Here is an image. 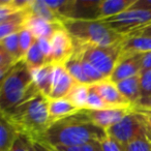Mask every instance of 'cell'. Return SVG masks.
<instances>
[{
    "label": "cell",
    "instance_id": "cell-1",
    "mask_svg": "<svg viewBox=\"0 0 151 151\" xmlns=\"http://www.w3.org/2000/svg\"><path fill=\"white\" fill-rule=\"evenodd\" d=\"M107 132L90 121L86 110L53 123L40 142L50 147L77 146L91 142H101Z\"/></svg>",
    "mask_w": 151,
    "mask_h": 151
},
{
    "label": "cell",
    "instance_id": "cell-2",
    "mask_svg": "<svg viewBox=\"0 0 151 151\" xmlns=\"http://www.w3.org/2000/svg\"><path fill=\"white\" fill-rule=\"evenodd\" d=\"M1 114L18 134L25 137L32 143L40 142L51 126L48 99L40 93Z\"/></svg>",
    "mask_w": 151,
    "mask_h": 151
},
{
    "label": "cell",
    "instance_id": "cell-3",
    "mask_svg": "<svg viewBox=\"0 0 151 151\" xmlns=\"http://www.w3.org/2000/svg\"><path fill=\"white\" fill-rule=\"evenodd\" d=\"M30 70L22 60L13 65L0 88V113H4L38 94Z\"/></svg>",
    "mask_w": 151,
    "mask_h": 151
},
{
    "label": "cell",
    "instance_id": "cell-4",
    "mask_svg": "<svg viewBox=\"0 0 151 151\" xmlns=\"http://www.w3.org/2000/svg\"><path fill=\"white\" fill-rule=\"evenodd\" d=\"M62 25L77 44L110 47L125 38V35L96 19H66L62 21Z\"/></svg>",
    "mask_w": 151,
    "mask_h": 151
},
{
    "label": "cell",
    "instance_id": "cell-5",
    "mask_svg": "<svg viewBox=\"0 0 151 151\" xmlns=\"http://www.w3.org/2000/svg\"><path fill=\"white\" fill-rule=\"evenodd\" d=\"M121 42L110 47H96L77 42H75V45L82 56L106 79H109L121 55Z\"/></svg>",
    "mask_w": 151,
    "mask_h": 151
},
{
    "label": "cell",
    "instance_id": "cell-6",
    "mask_svg": "<svg viewBox=\"0 0 151 151\" xmlns=\"http://www.w3.org/2000/svg\"><path fill=\"white\" fill-rule=\"evenodd\" d=\"M106 132L107 136L113 138L122 146L140 139H147L151 142V134L142 116L134 110H132L117 124L106 130Z\"/></svg>",
    "mask_w": 151,
    "mask_h": 151
},
{
    "label": "cell",
    "instance_id": "cell-7",
    "mask_svg": "<svg viewBox=\"0 0 151 151\" xmlns=\"http://www.w3.org/2000/svg\"><path fill=\"white\" fill-rule=\"evenodd\" d=\"M101 21L118 33L127 35L151 23V11L127 9L119 15Z\"/></svg>",
    "mask_w": 151,
    "mask_h": 151
},
{
    "label": "cell",
    "instance_id": "cell-8",
    "mask_svg": "<svg viewBox=\"0 0 151 151\" xmlns=\"http://www.w3.org/2000/svg\"><path fill=\"white\" fill-rule=\"evenodd\" d=\"M52 47V64H64L75 52L76 45L65 28L61 27L50 38Z\"/></svg>",
    "mask_w": 151,
    "mask_h": 151
},
{
    "label": "cell",
    "instance_id": "cell-9",
    "mask_svg": "<svg viewBox=\"0 0 151 151\" xmlns=\"http://www.w3.org/2000/svg\"><path fill=\"white\" fill-rule=\"evenodd\" d=\"M141 73H142V54L120 56L109 79L116 84L120 81L134 77Z\"/></svg>",
    "mask_w": 151,
    "mask_h": 151
},
{
    "label": "cell",
    "instance_id": "cell-10",
    "mask_svg": "<svg viewBox=\"0 0 151 151\" xmlns=\"http://www.w3.org/2000/svg\"><path fill=\"white\" fill-rule=\"evenodd\" d=\"M76 81L63 64H53L49 99H62L67 95Z\"/></svg>",
    "mask_w": 151,
    "mask_h": 151
},
{
    "label": "cell",
    "instance_id": "cell-11",
    "mask_svg": "<svg viewBox=\"0 0 151 151\" xmlns=\"http://www.w3.org/2000/svg\"><path fill=\"white\" fill-rule=\"evenodd\" d=\"M132 110V108H109L97 111L86 110V112L92 123L107 130L123 119Z\"/></svg>",
    "mask_w": 151,
    "mask_h": 151
},
{
    "label": "cell",
    "instance_id": "cell-12",
    "mask_svg": "<svg viewBox=\"0 0 151 151\" xmlns=\"http://www.w3.org/2000/svg\"><path fill=\"white\" fill-rule=\"evenodd\" d=\"M93 87L99 92L106 104L112 108H132L128 101L120 93L115 83L112 82L110 79H105L94 83Z\"/></svg>",
    "mask_w": 151,
    "mask_h": 151
},
{
    "label": "cell",
    "instance_id": "cell-13",
    "mask_svg": "<svg viewBox=\"0 0 151 151\" xmlns=\"http://www.w3.org/2000/svg\"><path fill=\"white\" fill-rule=\"evenodd\" d=\"M62 26V23H50V22H47L37 17L29 15L26 12L23 28L29 30L36 40L37 38H49L50 40L53 34Z\"/></svg>",
    "mask_w": 151,
    "mask_h": 151
},
{
    "label": "cell",
    "instance_id": "cell-14",
    "mask_svg": "<svg viewBox=\"0 0 151 151\" xmlns=\"http://www.w3.org/2000/svg\"><path fill=\"white\" fill-rule=\"evenodd\" d=\"M77 112H79V110L73 105H71L65 97L48 99V113L51 125L55 122L73 115Z\"/></svg>",
    "mask_w": 151,
    "mask_h": 151
},
{
    "label": "cell",
    "instance_id": "cell-15",
    "mask_svg": "<svg viewBox=\"0 0 151 151\" xmlns=\"http://www.w3.org/2000/svg\"><path fill=\"white\" fill-rule=\"evenodd\" d=\"M136 0H99L96 20L114 17L130 9Z\"/></svg>",
    "mask_w": 151,
    "mask_h": 151
},
{
    "label": "cell",
    "instance_id": "cell-16",
    "mask_svg": "<svg viewBox=\"0 0 151 151\" xmlns=\"http://www.w3.org/2000/svg\"><path fill=\"white\" fill-rule=\"evenodd\" d=\"M148 52H151V37L139 35L125 36L121 42L120 56L145 54Z\"/></svg>",
    "mask_w": 151,
    "mask_h": 151
},
{
    "label": "cell",
    "instance_id": "cell-17",
    "mask_svg": "<svg viewBox=\"0 0 151 151\" xmlns=\"http://www.w3.org/2000/svg\"><path fill=\"white\" fill-rule=\"evenodd\" d=\"M30 76L33 85L36 87L38 92L49 99L51 88V80H52L53 64H45L40 67L29 69Z\"/></svg>",
    "mask_w": 151,
    "mask_h": 151
},
{
    "label": "cell",
    "instance_id": "cell-18",
    "mask_svg": "<svg viewBox=\"0 0 151 151\" xmlns=\"http://www.w3.org/2000/svg\"><path fill=\"white\" fill-rule=\"evenodd\" d=\"M118 90L122 95L128 101V103L134 107L137 105L142 97V91H141V73L130 77L125 80L116 83Z\"/></svg>",
    "mask_w": 151,
    "mask_h": 151
},
{
    "label": "cell",
    "instance_id": "cell-19",
    "mask_svg": "<svg viewBox=\"0 0 151 151\" xmlns=\"http://www.w3.org/2000/svg\"><path fill=\"white\" fill-rule=\"evenodd\" d=\"M26 12L29 15L37 17L50 23H62L58 16L47 4L46 0H29Z\"/></svg>",
    "mask_w": 151,
    "mask_h": 151
},
{
    "label": "cell",
    "instance_id": "cell-20",
    "mask_svg": "<svg viewBox=\"0 0 151 151\" xmlns=\"http://www.w3.org/2000/svg\"><path fill=\"white\" fill-rule=\"evenodd\" d=\"M68 71V73L71 76V78L76 81L77 83L81 84L90 85L88 78L86 77L84 73V69L82 66V54L77 48H75L73 54L67 59L66 62L63 64Z\"/></svg>",
    "mask_w": 151,
    "mask_h": 151
},
{
    "label": "cell",
    "instance_id": "cell-21",
    "mask_svg": "<svg viewBox=\"0 0 151 151\" xmlns=\"http://www.w3.org/2000/svg\"><path fill=\"white\" fill-rule=\"evenodd\" d=\"M88 92H89V85L81 84V83L76 82L65 99L75 106L79 111L86 110L87 105V99H88Z\"/></svg>",
    "mask_w": 151,
    "mask_h": 151
},
{
    "label": "cell",
    "instance_id": "cell-22",
    "mask_svg": "<svg viewBox=\"0 0 151 151\" xmlns=\"http://www.w3.org/2000/svg\"><path fill=\"white\" fill-rule=\"evenodd\" d=\"M18 137L17 132L0 113V151H9Z\"/></svg>",
    "mask_w": 151,
    "mask_h": 151
},
{
    "label": "cell",
    "instance_id": "cell-23",
    "mask_svg": "<svg viewBox=\"0 0 151 151\" xmlns=\"http://www.w3.org/2000/svg\"><path fill=\"white\" fill-rule=\"evenodd\" d=\"M26 16V11L22 12L21 14L13 19L5 21L0 24V42L7 37L9 35L19 32L24 27V19Z\"/></svg>",
    "mask_w": 151,
    "mask_h": 151
},
{
    "label": "cell",
    "instance_id": "cell-24",
    "mask_svg": "<svg viewBox=\"0 0 151 151\" xmlns=\"http://www.w3.org/2000/svg\"><path fill=\"white\" fill-rule=\"evenodd\" d=\"M22 61L29 69L37 68V67H40L45 64H49V63H47L44 55L40 52L36 42L32 45L31 48L24 55V57L22 58Z\"/></svg>",
    "mask_w": 151,
    "mask_h": 151
},
{
    "label": "cell",
    "instance_id": "cell-25",
    "mask_svg": "<svg viewBox=\"0 0 151 151\" xmlns=\"http://www.w3.org/2000/svg\"><path fill=\"white\" fill-rule=\"evenodd\" d=\"M0 45L5 51L15 59L16 61L21 60L20 57V46H19V32L14 33L5 37L0 42Z\"/></svg>",
    "mask_w": 151,
    "mask_h": 151
},
{
    "label": "cell",
    "instance_id": "cell-26",
    "mask_svg": "<svg viewBox=\"0 0 151 151\" xmlns=\"http://www.w3.org/2000/svg\"><path fill=\"white\" fill-rule=\"evenodd\" d=\"M109 108L112 107L108 106L104 101V99L99 94V92L95 90L93 85H89V92H88V99H87L86 110H88V111H97V110L109 109Z\"/></svg>",
    "mask_w": 151,
    "mask_h": 151
},
{
    "label": "cell",
    "instance_id": "cell-27",
    "mask_svg": "<svg viewBox=\"0 0 151 151\" xmlns=\"http://www.w3.org/2000/svg\"><path fill=\"white\" fill-rule=\"evenodd\" d=\"M36 42V38L32 35V33L26 28H22L19 31V46H20V57L22 58L27 53V51L31 48V46Z\"/></svg>",
    "mask_w": 151,
    "mask_h": 151
},
{
    "label": "cell",
    "instance_id": "cell-28",
    "mask_svg": "<svg viewBox=\"0 0 151 151\" xmlns=\"http://www.w3.org/2000/svg\"><path fill=\"white\" fill-rule=\"evenodd\" d=\"M50 148H52L53 151H103L101 142H91L77 146H58Z\"/></svg>",
    "mask_w": 151,
    "mask_h": 151
},
{
    "label": "cell",
    "instance_id": "cell-29",
    "mask_svg": "<svg viewBox=\"0 0 151 151\" xmlns=\"http://www.w3.org/2000/svg\"><path fill=\"white\" fill-rule=\"evenodd\" d=\"M23 11H20L16 7L14 0H9L6 4L0 5V24L17 17Z\"/></svg>",
    "mask_w": 151,
    "mask_h": 151
},
{
    "label": "cell",
    "instance_id": "cell-30",
    "mask_svg": "<svg viewBox=\"0 0 151 151\" xmlns=\"http://www.w3.org/2000/svg\"><path fill=\"white\" fill-rule=\"evenodd\" d=\"M82 66H83V69H84L85 75H86V77L88 78L89 82H90V85L106 79L105 77H104L90 62H88L83 56H82Z\"/></svg>",
    "mask_w": 151,
    "mask_h": 151
},
{
    "label": "cell",
    "instance_id": "cell-31",
    "mask_svg": "<svg viewBox=\"0 0 151 151\" xmlns=\"http://www.w3.org/2000/svg\"><path fill=\"white\" fill-rule=\"evenodd\" d=\"M124 151H151V142L147 139L136 140L123 146Z\"/></svg>",
    "mask_w": 151,
    "mask_h": 151
},
{
    "label": "cell",
    "instance_id": "cell-32",
    "mask_svg": "<svg viewBox=\"0 0 151 151\" xmlns=\"http://www.w3.org/2000/svg\"><path fill=\"white\" fill-rule=\"evenodd\" d=\"M141 91L142 97L151 95V68L141 73Z\"/></svg>",
    "mask_w": 151,
    "mask_h": 151
},
{
    "label": "cell",
    "instance_id": "cell-33",
    "mask_svg": "<svg viewBox=\"0 0 151 151\" xmlns=\"http://www.w3.org/2000/svg\"><path fill=\"white\" fill-rule=\"evenodd\" d=\"M9 151H33L32 149V142L27 138L18 134L15 143Z\"/></svg>",
    "mask_w": 151,
    "mask_h": 151
},
{
    "label": "cell",
    "instance_id": "cell-34",
    "mask_svg": "<svg viewBox=\"0 0 151 151\" xmlns=\"http://www.w3.org/2000/svg\"><path fill=\"white\" fill-rule=\"evenodd\" d=\"M37 46L40 48L42 54L44 55L47 63H52V47L49 38H37L36 40Z\"/></svg>",
    "mask_w": 151,
    "mask_h": 151
},
{
    "label": "cell",
    "instance_id": "cell-35",
    "mask_svg": "<svg viewBox=\"0 0 151 151\" xmlns=\"http://www.w3.org/2000/svg\"><path fill=\"white\" fill-rule=\"evenodd\" d=\"M101 145L103 151H124L123 146L109 136H106L101 141Z\"/></svg>",
    "mask_w": 151,
    "mask_h": 151
},
{
    "label": "cell",
    "instance_id": "cell-36",
    "mask_svg": "<svg viewBox=\"0 0 151 151\" xmlns=\"http://www.w3.org/2000/svg\"><path fill=\"white\" fill-rule=\"evenodd\" d=\"M17 62L0 45V68H9Z\"/></svg>",
    "mask_w": 151,
    "mask_h": 151
},
{
    "label": "cell",
    "instance_id": "cell-37",
    "mask_svg": "<svg viewBox=\"0 0 151 151\" xmlns=\"http://www.w3.org/2000/svg\"><path fill=\"white\" fill-rule=\"evenodd\" d=\"M134 111H136L137 113H139L142 116L143 120H144L145 124H146L147 128H148L149 132L151 134V109H145V108H140V107H134L132 108Z\"/></svg>",
    "mask_w": 151,
    "mask_h": 151
},
{
    "label": "cell",
    "instance_id": "cell-38",
    "mask_svg": "<svg viewBox=\"0 0 151 151\" xmlns=\"http://www.w3.org/2000/svg\"><path fill=\"white\" fill-rule=\"evenodd\" d=\"M129 9H143L151 11V0H136Z\"/></svg>",
    "mask_w": 151,
    "mask_h": 151
},
{
    "label": "cell",
    "instance_id": "cell-39",
    "mask_svg": "<svg viewBox=\"0 0 151 151\" xmlns=\"http://www.w3.org/2000/svg\"><path fill=\"white\" fill-rule=\"evenodd\" d=\"M132 35H139V36H147V37H151V23L148 25L144 26V27L140 28V29L136 30V31L132 32V33L127 34L125 36H132Z\"/></svg>",
    "mask_w": 151,
    "mask_h": 151
},
{
    "label": "cell",
    "instance_id": "cell-40",
    "mask_svg": "<svg viewBox=\"0 0 151 151\" xmlns=\"http://www.w3.org/2000/svg\"><path fill=\"white\" fill-rule=\"evenodd\" d=\"M151 68V52L142 54V71Z\"/></svg>",
    "mask_w": 151,
    "mask_h": 151
},
{
    "label": "cell",
    "instance_id": "cell-41",
    "mask_svg": "<svg viewBox=\"0 0 151 151\" xmlns=\"http://www.w3.org/2000/svg\"><path fill=\"white\" fill-rule=\"evenodd\" d=\"M134 107H140V108H145V109H151V95L148 96L141 97L140 101L137 103L136 106ZM132 107V108H134Z\"/></svg>",
    "mask_w": 151,
    "mask_h": 151
},
{
    "label": "cell",
    "instance_id": "cell-42",
    "mask_svg": "<svg viewBox=\"0 0 151 151\" xmlns=\"http://www.w3.org/2000/svg\"><path fill=\"white\" fill-rule=\"evenodd\" d=\"M32 149L33 151H53L52 148L46 145L42 142H33L32 143Z\"/></svg>",
    "mask_w": 151,
    "mask_h": 151
},
{
    "label": "cell",
    "instance_id": "cell-43",
    "mask_svg": "<svg viewBox=\"0 0 151 151\" xmlns=\"http://www.w3.org/2000/svg\"><path fill=\"white\" fill-rule=\"evenodd\" d=\"M12 67H9V68H0V88H1V85H2V83H3V81H4L5 77H6L7 73H9V69H11Z\"/></svg>",
    "mask_w": 151,
    "mask_h": 151
},
{
    "label": "cell",
    "instance_id": "cell-44",
    "mask_svg": "<svg viewBox=\"0 0 151 151\" xmlns=\"http://www.w3.org/2000/svg\"><path fill=\"white\" fill-rule=\"evenodd\" d=\"M9 0H0V5H3V4H6L9 2Z\"/></svg>",
    "mask_w": 151,
    "mask_h": 151
}]
</instances>
